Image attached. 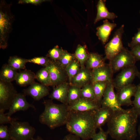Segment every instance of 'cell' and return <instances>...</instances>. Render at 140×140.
Returning a JSON list of instances; mask_svg holds the SVG:
<instances>
[{"mask_svg": "<svg viewBox=\"0 0 140 140\" xmlns=\"http://www.w3.org/2000/svg\"><path fill=\"white\" fill-rule=\"evenodd\" d=\"M138 116L133 107L114 112L107 123L108 135L115 140H134Z\"/></svg>", "mask_w": 140, "mask_h": 140, "instance_id": "obj_1", "label": "cell"}, {"mask_svg": "<svg viewBox=\"0 0 140 140\" xmlns=\"http://www.w3.org/2000/svg\"><path fill=\"white\" fill-rule=\"evenodd\" d=\"M95 111L81 112L70 111L65 124L67 131L82 140L92 139L96 133L97 129L94 118Z\"/></svg>", "mask_w": 140, "mask_h": 140, "instance_id": "obj_2", "label": "cell"}, {"mask_svg": "<svg viewBox=\"0 0 140 140\" xmlns=\"http://www.w3.org/2000/svg\"><path fill=\"white\" fill-rule=\"evenodd\" d=\"M43 103L44 110L39 116L40 123L52 129L66 124L70 112L68 105L56 104L52 100H44Z\"/></svg>", "mask_w": 140, "mask_h": 140, "instance_id": "obj_3", "label": "cell"}, {"mask_svg": "<svg viewBox=\"0 0 140 140\" xmlns=\"http://www.w3.org/2000/svg\"><path fill=\"white\" fill-rule=\"evenodd\" d=\"M8 6L4 2L1 3L0 48L3 49L7 46L8 37L11 29L13 18Z\"/></svg>", "mask_w": 140, "mask_h": 140, "instance_id": "obj_4", "label": "cell"}, {"mask_svg": "<svg viewBox=\"0 0 140 140\" xmlns=\"http://www.w3.org/2000/svg\"><path fill=\"white\" fill-rule=\"evenodd\" d=\"M9 128L11 138L17 140H32L36 132L35 128L27 122L15 121Z\"/></svg>", "mask_w": 140, "mask_h": 140, "instance_id": "obj_5", "label": "cell"}, {"mask_svg": "<svg viewBox=\"0 0 140 140\" xmlns=\"http://www.w3.org/2000/svg\"><path fill=\"white\" fill-rule=\"evenodd\" d=\"M124 25H122L114 34L111 39L106 45L105 58L109 61L112 59L123 49L122 37L124 32Z\"/></svg>", "mask_w": 140, "mask_h": 140, "instance_id": "obj_6", "label": "cell"}, {"mask_svg": "<svg viewBox=\"0 0 140 140\" xmlns=\"http://www.w3.org/2000/svg\"><path fill=\"white\" fill-rule=\"evenodd\" d=\"M136 61L130 51L124 47L109 63L114 73L125 68L135 65Z\"/></svg>", "mask_w": 140, "mask_h": 140, "instance_id": "obj_7", "label": "cell"}, {"mask_svg": "<svg viewBox=\"0 0 140 140\" xmlns=\"http://www.w3.org/2000/svg\"><path fill=\"white\" fill-rule=\"evenodd\" d=\"M139 71L135 65L124 68L113 81L115 88L118 90L132 83L137 76Z\"/></svg>", "mask_w": 140, "mask_h": 140, "instance_id": "obj_8", "label": "cell"}, {"mask_svg": "<svg viewBox=\"0 0 140 140\" xmlns=\"http://www.w3.org/2000/svg\"><path fill=\"white\" fill-rule=\"evenodd\" d=\"M17 93L11 82L0 80V110H9Z\"/></svg>", "mask_w": 140, "mask_h": 140, "instance_id": "obj_9", "label": "cell"}, {"mask_svg": "<svg viewBox=\"0 0 140 140\" xmlns=\"http://www.w3.org/2000/svg\"><path fill=\"white\" fill-rule=\"evenodd\" d=\"M114 88L113 81L108 82L101 103V107L109 108L114 112L123 109L118 103Z\"/></svg>", "mask_w": 140, "mask_h": 140, "instance_id": "obj_10", "label": "cell"}, {"mask_svg": "<svg viewBox=\"0 0 140 140\" xmlns=\"http://www.w3.org/2000/svg\"><path fill=\"white\" fill-rule=\"evenodd\" d=\"M30 108L36 109L34 105L27 101L25 95L24 93H18L13 100L8 112L6 114L11 116L17 112L25 111Z\"/></svg>", "mask_w": 140, "mask_h": 140, "instance_id": "obj_11", "label": "cell"}, {"mask_svg": "<svg viewBox=\"0 0 140 140\" xmlns=\"http://www.w3.org/2000/svg\"><path fill=\"white\" fill-rule=\"evenodd\" d=\"M92 83L96 82L113 81V72L109 64L92 69Z\"/></svg>", "mask_w": 140, "mask_h": 140, "instance_id": "obj_12", "label": "cell"}, {"mask_svg": "<svg viewBox=\"0 0 140 140\" xmlns=\"http://www.w3.org/2000/svg\"><path fill=\"white\" fill-rule=\"evenodd\" d=\"M48 71L52 83L54 87L59 84L65 82L66 77L65 71L56 62L51 60L45 67Z\"/></svg>", "mask_w": 140, "mask_h": 140, "instance_id": "obj_13", "label": "cell"}, {"mask_svg": "<svg viewBox=\"0 0 140 140\" xmlns=\"http://www.w3.org/2000/svg\"><path fill=\"white\" fill-rule=\"evenodd\" d=\"M68 107L70 111L81 112L94 111L101 107L95 101L81 97Z\"/></svg>", "mask_w": 140, "mask_h": 140, "instance_id": "obj_14", "label": "cell"}, {"mask_svg": "<svg viewBox=\"0 0 140 140\" xmlns=\"http://www.w3.org/2000/svg\"><path fill=\"white\" fill-rule=\"evenodd\" d=\"M23 92L25 96H29L38 101L49 94V89L48 87L35 82L24 89Z\"/></svg>", "mask_w": 140, "mask_h": 140, "instance_id": "obj_15", "label": "cell"}, {"mask_svg": "<svg viewBox=\"0 0 140 140\" xmlns=\"http://www.w3.org/2000/svg\"><path fill=\"white\" fill-rule=\"evenodd\" d=\"M136 88V86L131 84L118 90L116 94V96L118 103L121 106L132 105L131 98L134 96Z\"/></svg>", "mask_w": 140, "mask_h": 140, "instance_id": "obj_16", "label": "cell"}, {"mask_svg": "<svg viewBox=\"0 0 140 140\" xmlns=\"http://www.w3.org/2000/svg\"><path fill=\"white\" fill-rule=\"evenodd\" d=\"M114 112L109 108L101 107L96 110L94 114V118L97 129L102 128L105 123H107Z\"/></svg>", "mask_w": 140, "mask_h": 140, "instance_id": "obj_17", "label": "cell"}, {"mask_svg": "<svg viewBox=\"0 0 140 140\" xmlns=\"http://www.w3.org/2000/svg\"><path fill=\"white\" fill-rule=\"evenodd\" d=\"M91 71L87 67L80 68L77 74L72 79L70 85H73L81 88L91 82Z\"/></svg>", "mask_w": 140, "mask_h": 140, "instance_id": "obj_18", "label": "cell"}, {"mask_svg": "<svg viewBox=\"0 0 140 140\" xmlns=\"http://www.w3.org/2000/svg\"><path fill=\"white\" fill-rule=\"evenodd\" d=\"M69 85L66 82L56 86L54 88L49 97L52 99L58 100L62 103H66Z\"/></svg>", "mask_w": 140, "mask_h": 140, "instance_id": "obj_19", "label": "cell"}, {"mask_svg": "<svg viewBox=\"0 0 140 140\" xmlns=\"http://www.w3.org/2000/svg\"><path fill=\"white\" fill-rule=\"evenodd\" d=\"M116 25V24L110 23L106 19L103 21V24L97 28L96 35L103 44L107 42L111 31Z\"/></svg>", "mask_w": 140, "mask_h": 140, "instance_id": "obj_20", "label": "cell"}, {"mask_svg": "<svg viewBox=\"0 0 140 140\" xmlns=\"http://www.w3.org/2000/svg\"><path fill=\"white\" fill-rule=\"evenodd\" d=\"M36 74L30 70L27 69L18 72L15 81L17 84L21 87L30 85L34 82Z\"/></svg>", "mask_w": 140, "mask_h": 140, "instance_id": "obj_21", "label": "cell"}, {"mask_svg": "<svg viewBox=\"0 0 140 140\" xmlns=\"http://www.w3.org/2000/svg\"><path fill=\"white\" fill-rule=\"evenodd\" d=\"M106 1L99 0L97 5V12L94 23L95 24L98 22L103 19H108L113 20L117 16L114 13L109 12L106 6Z\"/></svg>", "mask_w": 140, "mask_h": 140, "instance_id": "obj_22", "label": "cell"}, {"mask_svg": "<svg viewBox=\"0 0 140 140\" xmlns=\"http://www.w3.org/2000/svg\"><path fill=\"white\" fill-rule=\"evenodd\" d=\"M18 72L17 71L8 64H4L0 72V80L7 82H11L15 80Z\"/></svg>", "mask_w": 140, "mask_h": 140, "instance_id": "obj_23", "label": "cell"}, {"mask_svg": "<svg viewBox=\"0 0 140 140\" xmlns=\"http://www.w3.org/2000/svg\"><path fill=\"white\" fill-rule=\"evenodd\" d=\"M105 59L97 53H91L88 54L86 62V67L90 69H93L104 65Z\"/></svg>", "mask_w": 140, "mask_h": 140, "instance_id": "obj_24", "label": "cell"}, {"mask_svg": "<svg viewBox=\"0 0 140 140\" xmlns=\"http://www.w3.org/2000/svg\"><path fill=\"white\" fill-rule=\"evenodd\" d=\"M108 82H109L99 81L92 83L94 90L95 101L100 106L101 102Z\"/></svg>", "mask_w": 140, "mask_h": 140, "instance_id": "obj_25", "label": "cell"}, {"mask_svg": "<svg viewBox=\"0 0 140 140\" xmlns=\"http://www.w3.org/2000/svg\"><path fill=\"white\" fill-rule=\"evenodd\" d=\"M36 74V79L40 83L47 87L52 86L49 72L46 67H44L40 69Z\"/></svg>", "mask_w": 140, "mask_h": 140, "instance_id": "obj_26", "label": "cell"}, {"mask_svg": "<svg viewBox=\"0 0 140 140\" xmlns=\"http://www.w3.org/2000/svg\"><path fill=\"white\" fill-rule=\"evenodd\" d=\"M81 88L73 85H70L66 103L69 105L75 102L80 97Z\"/></svg>", "mask_w": 140, "mask_h": 140, "instance_id": "obj_27", "label": "cell"}, {"mask_svg": "<svg viewBox=\"0 0 140 140\" xmlns=\"http://www.w3.org/2000/svg\"><path fill=\"white\" fill-rule=\"evenodd\" d=\"M26 63V59L16 56L10 57L8 61V64L17 71L25 69Z\"/></svg>", "mask_w": 140, "mask_h": 140, "instance_id": "obj_28", "label": "cell"}, {"mask_svg": "<svg viewBox=\"0 0 140 140\" xmlns=\"http://www.w3.org/2000/svg\"><path fill=\"white\" fill-rule=\"evenodd\" d=\"M81 68L80 64L75 59L65 69L69 79V84L73 78L79 72Z\"/></svg>", "mask_w": 140, "mask_h": 140, "instance_id": "obj_29", "label": "cell"}, {"mask_svg": "<svg viewBox=\"0 0 140 140\" xmlns=\"http://www.w3.org/2000/svg\"><path fill=\"white\" fill-rule=\"evenodd\" d=\"M74 55L76 59L80 64L81 68H84V64L86 61L88 55L85 46L78 45L75 51Z\"/></svg>", "mask_w": 140, "mask_h": 140, "instance_id": "obj_30", "label": "cell"}, {"mask_svg": "<svg viewBox=\"0 0 140 140\" xmlns=\"http://www.w3.org/2000/svg\"><path fill=\"white\" fill-rule=\"evenodd\" d=\"M75 59L74 54L69 53L65 51L60 59L56 62L65 70L66 68Z\"/></svg>", "mask_w": 140, "mask_h": 140, "instance_id": "obj_31", "label": "cell"}, {"mask_svg": "<svg viewBox=\"0 0 140 140\" xmlns=\"http://www.w3.org/2000/svg\"><path fill=\"white\" fill-rule=\"evenodd\" d=\"M80 96V97L82 98L95 101L92 84H87L82 87L81 89Z\"/></svg>", "mask_w": 140, "mask_h": 140, "instance_id": "obj_32", "label": "cell"}, {"mask_svg": "<svg viewBox=\"0 0 140 140\" xmlns=\"http://www.w3.org/2000/svg\"><path fill=\"white\" fill-rule=\"evenodd\" d=\"M65 51L57 46L49 51L48 56L51 60L56 62L60 59Z\"/></svg>", "mask_w": 140, "mask_h": 140, "instance_id": "obj_33", "label": "cell"}, {"mask_svg": "<svg viewBox=\"0 0 140 140\" xmlns=\"http://www.w3.org/2000/svg\"><path fill=\"white\" fill-rule=\"evenodd\" d=\"M51 60L47 57H39L26 59V62L37 64L45 67L49 64Z\"/></svg>", "mask_w": 140, "mask_h": 140, "instance_id": "obj_34", "label": "cell"}, {"mask_svg": "<svg viewBox=\"0 0 140 140\" xmlns=\"http://www.w3.org/2000/svg\"><path fill=\"white\" fill-rule=\"evenodd\" d=\"M134 99L132 101L133 107L140 116V83L136 86V91L134 96Z\"/></svg>", "mask_w": 140, "mask_h": 140, "instance_id": "obj_35", "label": "cell"}, {"mask_svg": "<svg viewBox=\"0 0 140 140\" xmlns=\"http://www.w3.org/2000/svg\"><path fill=\"white\" fill-rule=\"evenodd\" d=\"M4 111L0 110V124L4 125L7 123L11 124L13 122L17 120V118H12L4 113Z\"/></svg>", "mask_w": 140, "mask_h": 140, "instance_id": "obj_36", "label": "cell"}, {"mask_svg": "<svg viewBox=\"0 0 140 140\" xmlns=\"http://www.w3.org/2000/svg\"><path fill=\"white\" fill-rule=\"evenodd\" d=\"M0 139L3 140H11L9 128L7 125H4L0 126Z\"/></svg>", "mask_w": 140, "mask_h": 140, "instance_id": "obj_37", "label": "cell"}, {"mask_svg": "<svg viewBox=\"0 0 140 140\" xmlns=\"http://www.w3.org/2000/svg\"><path fill=\"white\" fill-rule=\"evenodd\" d=\"M99 129V131L92 138V140H107L109 135L107 131H104L102 128Z\"/></svg>", "mask_w": 140, "mask_h": 140, "instance_id": "obj_38", "label": "cell"}, {"mask_svg": "<svg viewBox=\"0 0 140 140\" xmlns=\"http://www.w3.org/2000/svg\"><path fill=\"white\" fill-rule=\"evenodd\" d=\"M137 32L132 38V40L128 44L131 48L134 46L140 44V28L138 29Z\"/></svg>", "mask_w": 140, "mask_h": 140, "instance_id": "obj_39", "label": "cell"}, {"mask_svg": "<svg viewBox=\"0 0 140 140\" xmlns=\"http://www.w3.org/2000/svg\"><path fill=\"white\" fill-rule=\"evenodd\" d=\"M131 49L130 51L136 61L140 60V44L134 46Z\"/></svg>", "mask_w": 140, "mask_h": 140, "instance_id": "obj_40", "label": "cell"}, {"mask_svg": "<svg viewBox=\"0 0 140 140\" xmlns=\"http://www.w3.org/2000/svg\"><path fill=\"white\" fill-rule=\"evenodd\" d=\"M45 0H21L19 1V4H31L34 5H38L46 1Z\"/></svg>", "mask_w": 140, "mask_h": 140, "instance_id": "obj_41", "label": "cell"}, {"mask_svg": "<svg viewBox=\"0 0 140 140\" xmlns=\"http://www.w3.org/2000/svg\"><path fill=\"white\" fill-rule=\"evenodd\" d=\"M61 140H81V138L76 135L70 133L66 135Z\"/></svg>", "mask_w": 140, "mask_h": 140, "instance_id": "obj_42", "label": "cell"}, {"mask_svg": "<svg viewBox=\"0 0 140 140\" xmlns=\"http://www.w3.org/2000/svg\"><path fill=\"white\" fill-rule=\"evenodd\" d=\"M32 140H44L40 137L38 136L36 138H33Z\"/></svg>", "mask_w": 140, "mask_h": 140, "instance_id": "obj_43", "label": "cell"}, {"mask_svg": "<svg viewBox=\"0 0 140 140\" xmlns=\"http://www.w3.org/2000/svg\"><path fill=\"white\" fill-rule=\"evenodd\" d=\"M138 132L140 137V123L138 127Z\"/></svg>", "mask_w": 140, "mask_h": 140, "instance_id": "obj_44", "label": "cell"}, {"mask_svg": "<svg viewBox=\"0 0 140 140\" xmlns=\"http://www.w3.org/2000/svg\"><path fill=\"white\" fill-rule=\"evenodd\" d=\"M137 76L139 78V79L140 80V71L139 72V73H138V74Z\"/></svg>", "mask_w": 140, "mask_h": 140, "instance_id": "obj_45", "label": "cell"}, {"mask_svg": "<svg viewBox=\"0 0 140 140\" xmlns=\"http://www.w3.org/2000/svg\"><path fill=\"white\" fill-rule=\"evenodd\" d=\"M11 140H17L13 138H11Z\"/></svg>", "mask_w": 140, "mask_h": 140, "instance_id": "obj_46", "label": "cell"}, {"mask_svg": "<svg viewBox=\"0 0 140 140\" xmlns=\"http://www.w3.org/2000/svg\"></svg>", "mask_w": 140, "mask_h": 140, "instance_id": "obj_47", "label": "cell"}]
</instances>
